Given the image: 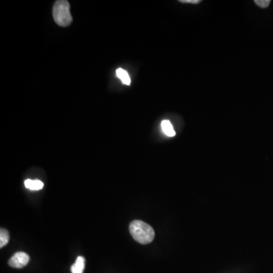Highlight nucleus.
I'll return each mask as SVG.
<instances>
[{"label": "nucleus", "instance_id": "1", "mask_svg": "<svg viewBox=\"0 0 273 273\" xmlns=\"http://www.w3.org/2000/svg\"><path fill=\"white\" fill-rule=\"evenodd\" d=\"M129 231L133 239L142 244H150L155 237V232L150 225L141 220H134L129 225Z\"/></svg>", "mask_w": 273, "mask_h": 273}, {"label": "nucleus", "instance_id": "2", "mask_svg": "<svg viewBox=\"0 0 273 273\" xmlns=\"http://www.w3.org/2000/svg\"><path fill=\"white\" fill-rule=\"evenodd\" d=\"M52 15L55 21L59 26L68 27L72 24V17L70 13V4L66 0H59L55 2Z\"/></svg>", "mask_w": 273, "mask_h": 273}, {"label": "nucleus", "instance_id": "3", "mask_svg": "<svg viewBox=\"0 0 273 273\" xmlns=\"http://www.w3.org/2000/svg\"><path fill=\"white\" fill-rule=\"evenodd\" d=\"M30 257L25 252H17L9 259V266L13 268L21 269L29 263Z\"/></svg>", "mask_w": 273, "mask_h": 273}, {"label": "nucleus", "instance_id": "4", "mask_svg": "<svg viewBox=\"0 0 273 273\" xmlns=\"http://www.w3.org/2000/svg\"><path fill=\"white\" fill-rule=\"evenodd\" d=\"M85 267V259L84 257H79L75 263L71 267L72 273H83Z\"/></svg>", "mask_w": 273, "mask_h": 273}, {"label": "nucleus", "instance_id": "5", "mask_svg": "<svg viewBox=\"0 0 273 273\" xmlns=\"http://www.w3.org/2000/svg\"><path fill=\"white\" fill-rule=\"evenodd\" d=\"M25 185L28 189L32 191H39L44 188V183L40 180H25Z\"/></svg>", "mask_w": 273, "mask_h": 273}, {"label": "nucleus", "instance_id": "6", "mask_svg": "<svg viewBox=\"0 0 273 273\" xmlns=\"http://www.w3.org/2000/svg\"><path fill=\"white\" fill-rule=\"evenodd\" d=\"M161 126H162V131L166 135L169 136V137H174L176 135V131H175L174 128H173V125L171 124L169 121H162V123H161Z\"/></svg>", "mask_w": 273, "mask_h": 273}, {"label": "nucleus", "instance_id": "7", "mask_svg": "<svg viewBox=\"0 0 273 273\" xmlns=\"http://www.w3.org/2000/svg\"><path fill=\"white\" fill-rule=\"evenodd\" d=\"M117 76L118 79H120L122 83L126 85H130V79L129 77L128 74L126 72V70L122 69V68H118L116 70Z\"/></svg>", "mask_w": 273, "mask_h": 273}, {"label": "nucleus", "instance_id": "8", "mask_svg": "<svg viewBox=\"0 0 273 273\" xmlns=\"http://www.w3.org/2000/svg\"><path fill=\"white\" fill-rule=\"evenodd\" d=\"M9 241V233L7 230L5 228H1L0 230V247H5L7 245Z\"/></svg>", "mask_w": 273, "mask_h": 273}, {"label": "nucleus", "instance_id": "9", "mask_svg": "<svg viewBox=\"0 0 273 273\" xmlns=\"http://www.w3.org/2000/svg\"><path fill=\"white\" fill-rule=\"evenodd\" d=\"M254 2L262 9H266L270 5L271 1L270 0H255Z\"/></svg>", "mask_w": 273, "mask_h": 273}, {"label": "nucleus", "instance_id": "10", "mask_svg": "<svg viewBox=\"0 0 273 273\" xmlns=\"http://www.w3.org/2000/svg\"><path fill=\"white\" fill-rule=\"evenodd\" d=\"M200 2V0H180V2L182 3L198 4Z\"/></svg>", "mask_w": 273, "mask_h": 273}]
</instances>
